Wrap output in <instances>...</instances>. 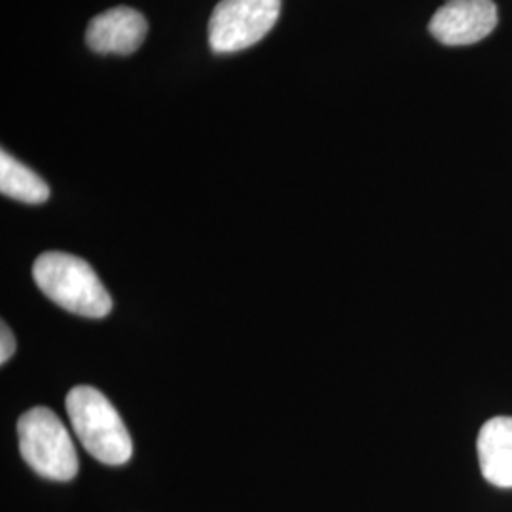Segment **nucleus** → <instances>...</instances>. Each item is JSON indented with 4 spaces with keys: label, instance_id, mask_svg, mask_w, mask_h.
I'll list each match as a JSON object with an SVG mask.
<instances>
[{
    "label": "nucleus",
    "instance_id": "obj_4",
    "mask_svg": "<svg viewBox=\"0 0 512 512\" xmlns=\"http://www.w3.org/2000/svg\"><path fill=\"white\" fill-rule=\"evenodd\" d=\"M281 0H220L209 19V46L234 54L255 46L274 29Z\"/></svg>",
    "mask_w": 512,
    "mask_h": 512
},
{
    "label": "nucleus",
    "instance_id": "obj_7",
    "mask_svg": "<svg viewBox=\"0 0 512 512\" xmlns=\"http://www.w3.org/2000/svg\"><path fill=\"white\" fill-rule=\"evenodd\" d=\"M476 450L484 478L497 488H512V418L486 421L478 433Z\"/></svg>",
    "mask_w": 512,
    "mask_h": 512
},
{
    "label": "nucleus",
    "instance_id": "obj_2",
    "mask_svg": "<svg viewBox=\"0 0 512 512\" xmlns=\"http://www.w3.org/2000/svg\"><path fill=\"white\" fill-rule=\"evenodd\" d=\"M65 404L76 437L93 458L105 465L128 463L133 454L128 427L101 391L76 385Z\"/></svg>",
    "mask_w": 512,
    "mask_h": 512
},
{
    "label": "nucleus",
    "instance_id": "obj_6",
    "mask_svg": "<svg viewBox=\"0 0 512 512\" xmlns=\"http://www.w3.org/2000/svg\"><path fill=\"white\" fill-rule=\"evenodd\" d=\"M147 31V19L141 12L116 6L90 21L86 42L95 54L129 55L141 48Z\"/></svg>",
    "mask_w": 512,
    "mask_h": 512
},
{
    "label": "nucleus",
    "instance_id": "obj_8",
    "mask_svg": "<svg viewBox=\"0 0 512 512\" xmlns=\"http://www.w3.org/2000/svg\"><path fill=\"white\" fill-rule=\"evenodd\" d=\"M0 192L18 202L44 203L50 198V186L35 171L18 162L6 150L0 152Z\"/></svg>",
    "mask_w": 512,
    "mask_h": 512
},
{
    "label": "nucleus",
    "instance_id": "obj_9",
    "mask_svg": "<svg viewBox=\"0 0 512 512\" xmlns=\"http://www.w3.org/2000/svg\"><path fill=\"white\" fill-rule=\"evenodd\" d=\"M0 332H2L0 334V363L4 365L16 351V338L6 323L0 325Z\"/></svg>",
    "mask_w": 512,
    "mask_h": 512
},
{
    "label": "nucleus",
    "instance_id": "obj_5",
    "mask_svg": "<svg viewBox=\"0 0 512 512\" xmlns=\"http://www.w3.org/2000/svg\"><path fill=\"white\" fill-rule=\"evenodd\" d=\"M497 25L494 0H448L429 21V33L444 46H471Z\"/></svg>",
    "mask_w": 512,
    "mask_h": 512
},
{
    "label": "nucleus",
    "instance_id": "obj_1",
    "mask_svg": "<svg viewBox=\"0 0 512 512\" xmlns=\"http://www.w3.org/2000/svg\"><path fill=\"white\" fill-rule=\"evenodd\" d=\"M38 289L57 306L82 317L101 319L112 310V300L92 266L67 253H44L33 266Z\"/></svg>",
    "mask_w": 512,
    "mask_h": 512
},
{
    "label": "nucleus",
    "instance_id": "obj_3",
    "mask_svg": "<svg viewBox=\"0 0 512 512\" xmlns=\"http://www.w3.org/2000/svg\"><path fill=\"white\" fill-rule=\"evenodd\" d=\"M19 452L37 475L67 482L78 473L73 439L50 408L38 406L18 421Z\"/></svg>",
    "mask_w": 512,
    "mask_h": 512
}]
</instances>
